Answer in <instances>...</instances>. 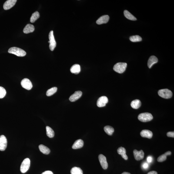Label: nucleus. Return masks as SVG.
Listing matches in <instances>:
<instances>
[{"mask_svg":"<svg viewBox=\"0 0 174 174\" xmlns=\"http://www.w3.org/2000/svg\"><path fill=\"white\" fill-rule=\"evenodd\" d=\"M8 52L9 53L13 54L17 56L20 57L25 56L26 55V52L23 50L16 47L10 48Z\"/></svg>","mask_w":174,"mask_h":174,"instance_id":"f257e3e1","label":"nucleus"},{"mask_svg":"<svg viewBox=\"0 0 174 174\" xmlns=\"http://www.w3.org/2000/svg\"><path fill=\"white\" fill-rule=\"evenodd\" d=\"M127 66V64L125 63H118L114 65L113 69L115 72L118 73L122 74L125 72Z\"/></svg>","mask_w":174,"mask_h":174,"instance_id":"f03ea898","label":"nucleus"},{"mask_svg":"<svg viewBox=\"0 0 174 174\" xmlns=\"http://www.w3.org/2000/svg\"><path fill=\"white\" fill-rule=\"evenodd\" d=\"M153 117L152 114L149 112H144L139 114L138 119L142 122H146L152 120Z\"/></svg>","mask_w":174,"mask_h":174,"instance_id":"7ed1b4c3","label":"nucleus"},{"mask_svg":"<svg viewBox=\"0 0 174 174\" xmlns=\"http://www.w3.org/2000/svg\"><path fill=\"white\" fill-rule=\"evenodd\" d=\"M158 94L161 97L165 99L170 98L172 95V91L167 89L160 90L158 91Z\"/></svg>","mask_w":174,"mask_h":174,"instance_id":"20e7f679","label":"nucleus"},{"mask_svg":"<svg viewBox=\"0 0 174 174\" xmlns=\"http://www.w3.org/2000/svg\"><path fill=\"white\" fill-rule=\"evenodd\" d=\"M30 161L28 158L24 160L21 165V171L23 173H25L29 169L30 166Z\"/></svg>","mask_w":174,"mask_h":174,"instance_id":"39448f33","label":"nucleus"},{"mask_svg":"<svg viewBox=\"0 0 174 174\" xmlns=\"http://www.w3.org/2000/svg\"><path fill=\"white\" fill-rule=\"evenodd\" d=\"M49 39L50 49L51 51H53L56 46V42L54 38L53 31H51L50 32L49 34Z\"/></svg>","mask_w":174,"mask_h":174,"instance_id":"423d86ee","label":"nucleus"},{"mask_svg":"<svg viewBox=\"0 0 174 174\" xmlns=\"http://www.w3.org/2000/svg\"><path fill=\"white\" fill-rule=\"evenodd\" d=\"M21 84L23 88L28 90H30L32 88V83L28 78H25L23 79L21 81Z\"/></svg>","mask_w":174,"mask_h":174,"instance_id":"0eeeda50","label":"nucleus"},{"mask_svg":"<svg viewBox=\"0 0 174 174\" xmlns=\"http://www.w3.org/2000/svg\"><path fill=\"white\" fill-rule=\"evenodd\" d=\"M108 100L107 97L102 96L99 98L97 102V105L98 107L101 108L105 106L108 103Z\"/></svg>","mask_w":174,"mask_h":174,"instance_id":"6e6552de","label":"nucleus"},{"mask_svg":"<svg viewBox=\"0 0 174 174\" xmlns=\"http://www.w3.org/2000/svg\"><path fill=\"white\" fill-rule=\"evenodd\" d=\"M7 140L6 137L4 135L0 136V151H4L7 148Z\"/></svg>","mask_w":174,"mask_h":174,"instance_id":"1a4fd4ad","label":"nucleus"},{"mask_svg":"<svg viewBox=\"0 0 174 174\" xmlns=\"http://www.w3.org/2000/svg\"><path fill=\"white\" fill-rule=\"evenodd\" d=\"M100 162L101 166L103 169L105 170L107 169L108 167V164L107 162L106 157L102 154H100L98 157Z\"/></svg>","mask_w":174,"mask_h":174,"instance_id":"9d476101","label":"nucleus"},{"mask_svg":"<svg viewBox=\"0 0 174 174\" xmlns=\"http://www.w3.org/2000/svg\"><path fill=\"white\" fill-rule=\"evenodd\" d=\"M17 0H8L6 1L3 5L4 9L5 10L10 9L15 5Z\"/></svg>","mask_w":174,"mask_h":174,"instance_id":"9b49d317","label":"nucleus"},{"mask_svg":"<svg viewBox=\"0 0 174 174\" xmlns=\"http://www.w3.org/2000/svg\"><path fill=\"white\" fill-rule=\"evenodd\" d=\"M133 152L134 157L136 160L139 161L144 158V153L143 151H138L136 150H135Z\"/></svg>","mask_w":174,"mask_h":174,"instance_id":"f8f14e48","label":"nucleus"},{"mask_svg":"<svg viewBox=\"0 0 174 174\" xmlns=\"http://www.w3.org/2000/svg\"><path fill=\"white\" fill-rule=\"evenodd\" d=\"M82 93L81 91H77L73 94L69 98L71 102H74L78 100L82 96Z\"/></svg>","mask_w":174,"mask_h":174,"instance_id":"ddd939ff","label":"nucleus"},{"mask_svg":"<svg viewBox=\"0 0 174 174\" xmlns=\"http://www.w3.org/2000/svg\"><path fill=\"white\" fill-rule=\"evenodd\" d=\"M109 16L108 15H105L99 18L96 21V23L98 25H101L103 24H105L107 23L109 21Z\"/></svg>","mask_w":174,"mask_h":174,"instance_id":"4468645a","label":"nucleus"},{"mask_svg":"<svg viewBox=\"0 0 174 174\" xmlns=\"http://www.w3.org/2000/svg\"><path fill=\"white\" fill-rule=\"evenodd\" d=\"M158 59L156 57L152 55L150 57L148 62V66L149 68H151L152 65L155 64L157 63Z\"/></svg>","mask_w":174,"mask_h":174,"instance_id":"2eb2a0df","label":"nucleus"},{"mask_svg":"<svg viewBox=\"0 0 174 174\" xmlns=\"http://www.w3.org/2000/svg\"><path fill=\"white\" fill-rule=\"evenodd\" d=\"M140 135L142 137L147 138L150 139L152 138L153 134L151 131L147 130H144L141 131Z\"/></svg>","mask_w":174,"mask_h":174,"instance_id":"dca6fc26","label":"nucleus"},{"mask_svg":"<svg viewBox=\"0 0 174 174\" xmlns=\"http://www.w3.org/2000/svg\"><path fill=\"white\" fill-rule=\"evenodd\" d=\"M84 145V142L81 139H78L74 142L72 147L73 149H76L82 148Z\"/></svg>","mask_w":174,"mask_h":174,"instance_id":"f3484780","label":"nucleus"},{"mask_svg":"<svg viewBox=\"0 0 174 174\" xmlns=\"http://www.w3.org/2000/svg\"><path fill=\"white\" fill-rule=\"evenodd\" d=\"M35 28L33 25L28 24L25 26L23 29V32L25 34H28L33 32Z\"/></svg>","mask_w":174,"mask_h":174,"instance_id":"a211bd4d","label":"nucleus"},{"mask_svg":"<svg viewBox=\"0 0 174 174\" xmlns=\"http://www.w3.org/2000/svg\"><path fill=\"white\" fill-rule=\"evenodd\" d=\"M70 70L72 73L78 74L80 72V66L78 64H75L71 67Z\"/></svg>","mask_w":174,"mask_h":174,"instance_id":"6ab92c4d","label":"nucleus"},{"mask_svg":"<svg viewBox=\"0 0 174 174\" xmlns=\"http://www.w3.org/2000/svg\"><path fill=\"white\" fill-rule=\"evenodd\" d=\"M118 153L122 155V157L125 160H127L128 157L126 155V151L125 148L122 147L119 148L117 150Z\"/></svg>","mask_w":174,"mask_h":174,"instance_id":"aec40b11","label":"nucleus"},{"mask_svg":"<svg viewBox=\"0 0 174 174\" xmlns=\"http://www.w3.org/2000/svg\"><path fill=\"white\" fill-rule=\"evenodd\" d=\"M131 105L132 108L135 109H137L141 106V103L139 100L136 99L132 101L131 102Z\"/></svg>","mask_w":174,"mask_h":174,"instance_id":"412c9836","label":"nucleus"},{"mask_svg":"<svg viewBox=\"0 0 174 174\" xmlns=\"http://www.w3.org/2000/svg\"><path fill=\"white\" fill-rule=\"evenodd\" d=\"M39 148L40 151L45 155H48L50 152V150L49 148L43 145H40L39 146Z\"/></svg>","mask_w":174,"mask_h":174,"instance_id":"4be33fe9","label":"nucleus"},{"mask_svg":"<svg viewBox=\"0 0 174 174\" xmlns=\"http://www.w3.org/2000/svg\"><path fill=\"white\" fill-rule=\"evenodd\" d=\"M124 15L127 18L130 20L135 21L137 20L136 18L127 11H124Z\"/></svg>","mask_w":174,"mask_h":174,"instance_id":"5701e85b","label":"nucleus"},{"mask_svg":"<svg viewBox=\"0 0 174 174\" xmlns=\"http://www.w3.org/2000/svg\"><path fill=\"white\" fill-rule=\"evenodd\" d=\"M104 130L105 132L109 135H112L114 132V128L109 125L105 126L104 128Z\"/></svg>","mask_w":174,"mask_h":174,"instance_id":"b1692460","label":"nucleus"},{"mask_svg":"<svg viewBox=\"0 0 174 174\" xmlns=\"http://www.w3.org/2000/svg\"><path fill=\"white\" fill-rule=\"evenodd\" d=\"M47 135L48 137L50 138L53 137L55 135L54 131L52 128L48 126L46 127Z\"/></svg>","mask_w":174,"mask_h":174,"instance_id":"393cba45","label":"nucleus"},{"mask_svg":"<svg viewBox=\"0 0 174 174\" xmlns=\"http://www.w3.org/2000/svg\"><path fill=\"white\" fill-rule=\"evenodd\" d=\"M40 17V15L38 11L32 14V16H31L30 18V22L31 23H34L35 21L37 20Z\"/></svg>","mask_w":174,"mask_h":174,"instance_id":"a878e982","label":"nucleus"},{"mask_svg":"<svg viewBox=\"0 0 174 174\" xmlns=\"http://www.w3.org/2000/svg\"><path fill=\"white\" fill-rule=\"evenodd\" d=\"M71 174H83V172L80 168L74 167L71 170Z\"/></svg>","mask_w":174,"mask_h":174,"instance_id":"bb28decb","label":"nucleus"},{"mask_svg":"<svg viewBox=\"0 0 174 174\" xmlns=\"http://www.w3.org/2000/svg\"><path fill=\"white\" fill-rule=\"evenodd\" d=\"M130 40L132 42H140L142 40V38L138 35H133L130 38Z\"/></svg>","mask_w":174,"mask_h":174,"instance_id":"cd10ccee","label":"nucleus"},{"mask_svg":"<svg viewBox=\"0 0 174 174\" xmlns=\"http://www.w3.org/2000/svg\"><path fill=\"white\" fill-rule=\"evenodd\" d=\"M58 88L57 87H53L52 88L48 89L47 91L46 95L47 96H51L57 92Z\"/></svg>","mask_w":174,"mask_h":174,"instance_id":"c85d7f7f","label":"nucleus"},{"mask_svg":"<svg viewBox=\"0 0 174 174\" xmlns=\"http://www.w3.org/2000/svg\"><path fill=\"white\" fill-rule=\"evenodd\" d=\"M6 94V91L5 88L0 86V99L3 98L5 96Z\"/></svg>","mask_w":174,"mask_h":174,"instance_id":"c756f323","label":"nucleus"},{"mask_svg":"<svg viewBox=\"0 0 174 174\" xmlns=\"http://www.w3.org/2000/svg\"><path fill=\"white\" fill-rule=\"evenodd\" d=\"M167 159V156L165 154H163L160 156L158 158L157 161L159 162H162L166 160Z\"/></svg>","mask_w":174,"mask_h":174,"instance_id":"7c9ffc66","label":"nucleus"},{"mask_svg":"<svg viewBox=\"0 0 174 174\" xmlns=\"http://www.w3.org/2000/svg\"><path fill=\"white\" fill-rule=\"evenodd\" d=\"M167 135L169 137H174V132H167Z\"/></svg>","mask_w":174,"mask_h":174,"instance_id":"2f4dec72","label":"nucleus"},{"mask_svg":"<svg viewBox=\"0 0 174 174\" xmlns=\"http://www.w3.org/2000/svg\"><path fill=\"white\" fill-rule=\"evenodd\" d=\"M149 167V165L148 163L147 162H144V163L142 164V167L144 168V169H147Z\"/></svg>","mask_w":174,"mask_h":174,"instance_id":"473e14b6","label":"nucleus"},{"mask_svg":"<svg viewBox=\"0 0 174 174\" xmlns=\"http://www.w3.org/2000/svg\"><path fill=\"white\" fill-rule=\"evenodd\" d=\"M147 160L148 163H151L152 162V158L151 156H148L147 158Z\"/></svg>","mask_w":174,"mask_h":174,"instance_id":"72a5a7b5","label":"nucleus"},{"mask_svg":"<svg viewBox=\"0 0 174 174\" xmlns=\"http://www.w3.org/2000/svg\"><path fill=\"white\" fill-rule=\"evenodd\" d=\"M42 174H53V173L52 172H51V171H45V172H43Z\"/></svg>","mask_w":174,"mask_h":174,"instance_id":"f704fd0d","label":"nucleus"},{"mask_svg":"<svg viewBox=\"0 0 174 174\" xmlns=\"http://www.w3.org/2000/svg\"><path fill=\"white\" fill-rule=\"evenodd\" d=\"M147 174H158L157 172L155 171H151L148 173Z\"/></svg>","mask_w":174,"mask_h":174,"instance_id":"c9c22d12","label":"nucleus"},{"mask_svg":"<svg viewBox=\"0 0 174 174\" xmlns=\"http://www.w3.org/2000/svg\"><path fill=\"white\" fill-rule=\"evenodd\" d=\"M171 153H171V152H170V151H168V152H165V154L167 156L168 155H171Z\"/></svg>","mask_w":174,"mask_h":174,"instance_id":"e433bc0d","label":"nucleus"},{"mask_svg":"<svg viewBox=\"0 0 174 174\" xmlns=\"http://www.w3.org/2000/svg\"><path fill=\"white\" fill-rule=\"evenodd\" d=\"M122 174H131V173H129V172H123Z\"/></svg>","mask_w":174,"mask_h":174,"instance_id":"4c0bfd02","label":"nucleus"}]
</instances>
